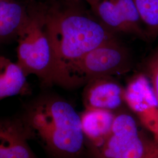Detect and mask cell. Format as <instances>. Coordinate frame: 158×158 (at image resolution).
<instances>
[{
  "instance_id": "7",
  "label": "cell",
  "mask_w": 158,
  "mask_h": 158,
  "mask_svg": "<svg viewBox=\"0 0 158 158\" xmlns=\"http://www.w3.org/2000/svg\"><path fill=\"white\" fill-rule=\"evenodd\" d=\"M125 104L142 127L158 140V100L147 76L141 71L125 87Z\"/></svg>"
},
{
  "instance_id": "9",
  "label": "cell",
  "mask_w": 158,
  "mask_h": 158,
  "mask_svg": "<svg viewBox=\"0 0 158 158\" xmlns=\"http://www.w3.org/2000/svg\"><path fill=\"white\" fill-rule=\"evenodd\" d=\"M31 141L17 114L0 115V158H38L29 145Z\"/></svg>"
},
{
  "instance_id": "8",
  "label": "cell",
  "mask_w": 158,
  "mask_h": 158,
  "mask_svg": "<svg viewBox=\"0 0 158 158\" xmlns=\"http://www.w3.org/2000/svg\"><path fill=\"white\" fill-rule=\"evenodd\" d=\"M125 87L113 76L93 79L83 86V102L85 108L100 109L117 113L127 107Z\"/></svg>"
},
{
  "instance_id": "6",
  "label": "cell",
  "mask_w": 158,
  "mask_h": 158,
  "mask_svg": "<svg viewBox=\"0 0 158 158\" xmlns=\"http://www.w3.org/2000/svg\"><path fill=\"white\" fill-rule=\"evenodd\" d=\"M90 8L114 34H131L149 41L134 0H95Z\"/></svg>"
},
{
  "instance_id": "14",
  "label": "cell",
  "mask_w": 158,
  "mask_h": 158,
  "mask_svg": "<svg viewBox=\"0 0 158 158\" xmlns=\"http://www.w3.org/2000/svg\"><path fill=\"white\" fill-rule=\"evenodd\" d=\"M140 71L149 80L158 100V45L144 59Z\"/></svg>"
},
{
  "instance_id": "13",
  "label": "cell",
  "mask_w": 158,
  "mask_h": 158,
  "mask_svg": "<svg viewBox=\"0 0 158 158\" xmlns=\"http://www.w3.org/2000/svg\"><path fill=\"white\" fill-rule=\"evenodd\" d=\"M149 40L158 37V0H134Z\"/></svg>"
},
{
  "instance_id": "11",
  "label": "cell",
  "mask_w": 158,
  "mask_h": 158,
  "mask_svg": "<svg viewBox=\"0 0 158 158\" xmlns=\"http://www.w3.org/2000/svg\"><path fill=\"white\" fill-rule=\"evenodd\" d=\"M30 0H0V45L17 40L29 14Z\"/></svg>"
},
{
  "instance_id": "3",
  "label": "cell",
  "mask_w": 158,
  "mask_h": 158,
  "mask_svg": "<svg viewBox=\"0 0 158 158\" xmlns=\"http://www.w3.org/2000/svg\"><path fill=\"white\" fill-rule=\"evenodd\" d=\"M17 42V62L26 75L35 76L43 90L56 86L55 57L44 2L30 0L28 17Z\"/></svg>"
},
{
  "instance_id": "10",
  "label": "cell",
  "mask_w": 158,
  "mask_h": 158,
  "mask_svg": "<svg viewBox=\"0 0 158 158\" xmlns=\"http://www.w3.org/2000/svg\"><path fill=\"white\" fill-rule=\"evenodd\" d=\"M80 114L86 150L90 152L102 146L107 139L113 129L116 113L85 108Z\"/></svg>"
},
{
  "instance_id": "1",
  "label": "cell",
  "mask_w": 158,
  "mask_h": 158,
  "mask_svg": "<svg viewBox=\"0 0 158 158\" xmlns=\"http://www.w3.org/2000/svg\"><path fill=\"white\" fill-rule=\"evenodd\" d=\"M44 4L55 57L56 86L71 90L69 76L75 64L116 34L104 26L85 2L48 0Z\"/></svg>"
},
{
  "instance_id": "15",
  "label": "cell",
  "mask_w": 158,
  "mask_h": 158,
  "mask_svg": "<svg viewBox=\"0 0 158 158\" xmlns=\"http://www.w3.org/2000/svg\"><path fill=\"white\" fill-rule=\"evenodd\" d=\"M142 158H158V140L155 139L152 147Z\"/></svg>"
},
{
  "instance_id": "5",
  "label": "cell",
  "mask_w": 158,
  "mask_h": 158,
  "mask_svg": "<svg viewBox=\"0 0 158 158\" xmlns=\"http://www.w3.org/2000/svg\"><path fill=\"white\" fill-rule=\"evenodd\" d=\"M155 141L127 107L116 113L113 129L107 139L89 152L91 158H142Z\"/></svg>"
},
{
  "instance_id": "16",
  "label": "cell",
  "mask_w": 158,
  "mask_h": 158,
  "mask_svg": "<svg viewBox=\"0 0 158 158\" xmlns=\"http://www.w3.org/2000/svg\"><path fill=\"white\" fill-rule=\"evenodd\" d=\"M63 1H68V2H71V1H83L85 2L88 6H90L95 1V0H62Z\"/></svg>"
},
{
  "instance_id": "2",
  "label": "cell",
  "mask_w": 158,
  "mask_h": 158,
  "mask_svg": "<svg viewBox=\"0 0 158 158\" xmlns=\"http://www.w3.org/2000/svg\"><path fill=\"white\" fill-rule=\"evenodd\" d=\"M32 140L52 158H83L86 151L80 114L66 99L44 89L17 114Z\"/></svg>"
},
{
  "instance_id": "4",
  "label": "cell",
  "mask_w": 158,
  "mask_h": 158,
  "mask_svg": "<svg viewBox=\"0 0 158 158\" xmlns=\"http://www.w3.org/2000/svg\"><path fill=\"white\" fill-rule=\"evenodd\" d=\"M133 66L129 49L114 36L87 52L75 64L69 76L71 90L96 78L127 73Z\"/></svg>"
},
{
  "instance_id": "12",
  "label": "cell",
  "mask_w": 158,
  "mask_h": 158,
  "mask_svg": "<svg viewBox=\"0 0 158 158\" xmlns=\"http://www.w3.org/2000/svg\"><path fill=\"white\" fill-rule=\"evenodd\" d=\"M27 78L18 63L0 55V102L14 96H31L32 89Z\"/></svg>"
}]
</instances>
